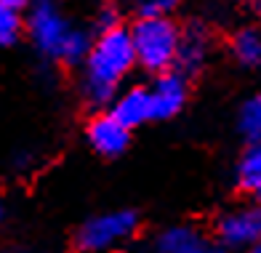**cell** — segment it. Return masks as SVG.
Instances as JSON below:
<instances>
[{
	"mask_svg": "<svg viewBox=\"0 0 261 253\" xmlns=\"http://www.w3.org/2000/svg\"><path fill=\"white\" fill-rule=\"evenodd\" d=\"M88 51H91L88 35H86V32H80V30H72V27H69L67 38H64V43H62V51H59V59H64V62L75 64V62H83V59L88 56Z\"/></svg>",
	"mask_w": 261,
	"mask_h": 253,
	"instance_id": "4fadbf2b",
	"label": "cell"
},
{
	"mask_svg": "<svg viewBox=\"0 0 261 253\" xmlns=\"http://www.w3.org/2000/svg\"><path fill=\"white\" fill-rule=\"evenodd\" d=\"M88 139L96 152L107 155V158H115V155H120L128 147V128L112 115H99L88 125Z\"/></svg>",
	"mask_w": 261,
	"mask_h": 253,
	"instance_id": "52a82bcc",
	"label": "cell"
},
{
	"mask_svg": "<svg viewBox=\"0 0 261 253\" xmlns=\"http://www.w3.org/2000/svg\"><path fill=\"white\" fill-rule=\"evenodd\" d=\"M232 54L245 67H261V32L240 30L232 40Z\"/></svg>",
	"mask_w": 261,
	"mask_h": 253,
	"instance_id": "8fae6325",
	"label": "cell"
},
{
	"mask_svg": "<svg viewBox=\"0 0 261 253\" xmlns=\"http://www.w3.org/2000/svg\"><path fill=\"white\" fill-rule=\"evenodd\" d=\"M128 35H130V45H134V56L141 67H147L152 72H163L173 67L181 30L171 19L141 16Z\"/></svg>",
	"mask_w": 261,
	"mask_h": 253,
	"instance_id": "7a4b0ae2",
	"label": "cell"
},
{
	"mask_svg": "<svg viewBox=\"0 0 261 253\" xmlns=\"http://www.w3.org/2000/svg\"><path fill=\"white\" fill-rule=\"evenodd\" d=\"M158 250L160 253H221L219 248H213L200 232L189 230V226L168 230L158 240Z\"/></svg>",
	"mask_w": 261,
	"mask_h": 253,
	"instance_id": "30bf717a",
	"label": "cell"
},
{
	"mask_svg": "<svg viewBox=\"0 0 261 253\" xmlns=\"http://www.w3.org/2000/svg\"><path fill=\"white\" fill-rule=\"evenodd\" d=\"M0 213H3V208H0Z\"/></svg>",
	"mask_w": 261,
	"mask_h": 253,
	"instance_id": "7402d4cb",
	"label": "cell"
},
{
	"mask_svg": "<svg viewBox=\"0 0 261 253\" xmlns=\"http://www.w3.org/2000/svg\"><path fill=\"white\" fill-rule=\"evenodd\" d=\"M240 128L251 141H261V96H253L240 110Z\"/></svg>",
	"mask_w": 261,
	"mask_h": 253,
	"instance_id": "5bb4252c",
	"label": "cell"
},
{
	"mask_svg": "<svg viewBox=\"0 0 261 253\" xmlns=\"http://www.w3.org/2000/svg\"><path fill=\"white\" fill-rule=\"evenodd\" d=\"M245 253H261V243H256V245H251Z\"/></svg>",
	"mask_w": 261,
	"mask_h": 253,
	"instance_id": "d6986e66",
	"label": "cell"
},
{
	"mask_svg": "<svg viewBox=\"0 0 261 253\" xmlns=\"http://www.w3.org/2000/svg\"><path fill=\"white\" fill-rule=\"evenodd\" d=\"M216 235L227 248H251L261 243V206L227 213L219 221Z\"/></svg>",
	"mask_w": 261,
	"mask_h": 253,
	"instance_id": "277c9868",
	"label": "cell"
},
{
	"mask_svg": "<svg viewBox=\"0 0 261 253\" xmlns=\"http://www.w3.org/2000/svg\"><path fill=\"white\" fill-rule=\"evenodd\" d=\"M40 3H51V0H40Z\"/></svg>",
	"mask_w": 261,
	"mask_h": 253,
	"instance_id": "44dd1931",
	"label": "cell"
},
{
	"mask_svg": "<svg viewBox=\"0 0 261 253\" xmlns=\"http://www.w3.org/2000/svg\"><path fill=\"white\" fill-rule=\"evenodd\" d=\"M179 0H141V16L149 19H168Z\"/></svg>",
	"mask_w": 261,
	"mask_h": 253,
	"instance_id": "2e32d148",
	"label": "cell"
},
{
	"mask_svg": "<svg viewBox=\"0 0 261 253\" xmlns=\"http://www.w3.org/2000/svg\"><path fill=\"white\" fill-rule=\"evenodd\" d=\"M67 32H69L67 19L59 14L51 3H40L38 8L32 11V16H30V35H32L35 45H38L43 54L59 56Z\"/></svg>",
	"mask_w": 261,
	"mask_h": 253,
	"instance_id": "5b68a950",
	"label": "cell"
},
{
	"mask_svg": "<svg viewBox=\"0 0 261 253\" xmlns=\"http://www.w3.org/2000/svg\"><path fill=\"white\" fill-rule=\"evenodd\" d=\"M136 230V213L130 211H115L91 219L77 235V245L83 250H107L117 240L128 237Z\"/></svg>",
	"mask_w": 261,
	"mask_h": 253,
	"instance_id": "3957f363",
	"label": "cell"
},
{
	"mask_svg": "<svg viewBox=\"0 0 261 253\" xmlns=\"http://www.w3.org/2000/svg\"><path fill=\"white\" fill-rule=\"evenodd\" d=\"M110 115L120 120L125 128L141 125L144 120L152 117V99H149V91H147V88H130V91H125L120 99L115 102V107H112Z\"/></svg>",
	"mask_w": 261,
	"mask_h": 253,
	"instance_id": "9c48e42d",
	"label": "cell"
},
{
	"mask_svg": "<svg viewBox=\"0 0 261 253\" xmlns=\"http://www.w3.org/2000/svg\"><path fill=\"white\" fill-rule=\"evenodd\" d=\"M112 27H117V14L112 8H104L101 11V30H112Z\"/></svg>",
	"mask_w": 261,
	"mask_h": 253,
	"instance_id": "e0dca14e",
	"label": "cell"
},
{
	"mask_svg": "<svg viewBox=\"0 0 261 253\" xmlns=\"http://www.w3.org/2000/svg\"><path fill=\"white\" fill-rule=\"evenodd\" d=\"M136 64L130 35L123 27L104 30L86 56V93L93 104H107L130 67Z\"/></svg>",
	"mask_w": 261,
	"mask_h": 253,
	"instance_id": "6da1fadb",
	"label": "cell"
},
{
	"mask_svg": "<svg viewBox=\"0 0 261 253\" xmlns=\"http://www.w3.org/2000/svg\"><path fill=\"white\" fill-rule=\"evenodd\" d=\"M256 195H258V197H261V187H258V189H256Z\"/></svg>",
	"mask_w": 261,
	"mask_h": 253,
	"instance_id": "ffe728a7",
	"label": "cell"
},
{
	"mask_svg": "<svg viewBox=\"0 0 261 253\" xmlns=\"http://www.w3.org/2000/svg\"><path fill=\"white\" fill-rule=\"evenodd\" d=\"M19 32H21L19 11H16V8H6V6H0V45H11V43H16Z\"/></svg>",
	"mask_w": 261,
	"mask_h": 253,
	"instance_id": "9a60e30c",
	"label": "cell"
},
{
	"mask_svg": "<svg viewBox=\"0 0 261 253\" xmlns=\"http://www.w3.org/2000/svg\"><path fill=\"white\" fill-rule=\"evenodd\" d=\"M208 56V35L203 27L192 24L187 32L179 35V48H176V59H173V67L179 75H192L203 67Z\"/></svg>",
	"mask_w": 261,
	"mask_h": 253,
	"instance_id": "ba28073f",
	"label": "cell"
},
{
	"mask_svg": "<svg viewBox=\"0 0 261 253\" xmlns=\"http://www.w3.org/2000/svg\"><path fill=\"white\" fill-rule=\"evenodd\" d=\"M0 6H6V8H21V6H27V0H0Z\"/></svg>",
	"mask_w": 261,
	"mask_h": 253,
	"instance_id": "ac0fdd59",
	"label": "cell"
},
{
	"mask_svg": "<svg viewBox=\"0 0 261 253\" xmlns=\"http://www.w3.org/2000/svg\"><path fill=\"white\" fill-rule=\"evenodd\" d=\"M152 99V117H173L187 102V83L179 72H165L155 80V88L149 91Z\"/></svg>",
	"mask_w": 261,
	"mask_h": 253,
	"instance_id": "8992f818",
	"label": "cell"
},
{
	"mask_svg": "<svg viewBox=\"0 0 261 253\" xmlns=\"http://www.w3.org/2000/svg\"><path fill=\"white\" fill-rule=\"evenodd\" d=\"M237 182L248 192H256L261 187V141H253V147L243 155L240 168H237Z\"/></svg>",
	"mask_w": 261,
	"mask_h": 253,
	"instance_id": "7c38bea8",
	"label": "cell"
}]
</instances>
